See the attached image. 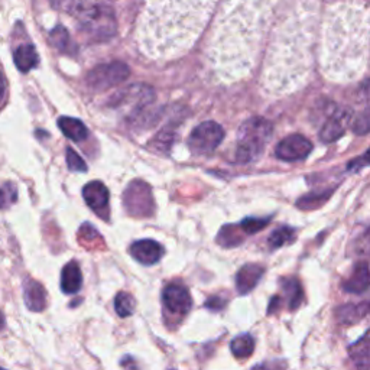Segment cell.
I'll use <instances>...</instances> for the list:
<instances>
[{"label":"cell","mask_w":370,"mask_h":370,"mask_svg":"<svg viewBox=\"0 0 370 370\" xmlns=\"http://www.w3.org/2000/svg\"><path fill=\"white\" fill-rule=\"evenodd\" d=\"M54 9L74 16L81 31L92 39L106 41L116 35L117 21L106 0H50Z\"/></svg>","instance_id":"cell-2"},{"label":"cell","mask_w":370,"mask_h":370,"mask_svg":"<svg viewBox=\"0 0 370 370\" xmlns=\"http://www.w3.org/2000/svg\"><path fill=\"white\" fill-rule=\"evenodd\" d=\"M230 349H231V353H233L235 357L248 359L249 356H252V353L255 350V340L249 334L239 336L233 342H231Z\"/></svg>","instance_id":"cell-20"},{"label":"cell","mask_w":370,"mask_h":370,"mask_svg":"<svg viewBox=\"0 0 370 370\" xmlns=\"http://www.w3.org/2000/svg\"><path fill=\"white\" fill-rule=\"evenodd\" d=\"M350 357L357 367H370V330L352 346Z\"/></svg>","instance_id":"cell-19"},{"label":"cell","mask_w":370,"mask_h":370,"mask_svg":"<svg viewBox=\"0 0 370 370\" xmlns=\"http://www.w3.org/2000/svg\"><path fill=\"white\" fill-rule=\"evenodd\" d=\"M58 127L68 139H71L74 142L84 141L88 134V130L81 120L68 116H63L58 119Z\"/></svg>","instance_id":"cell-18"},{"label":"cell","mask_w":370,"mask_h":370,"mask_svg":"<svg viewBox=\"0 0 370 370\" xmlns=\"http://www.w3.org/2000/svg\"><path fill=\"white\" fill-rule=\"evenodd\" d=\"M15 64L19 71L28 73L32 68H35L39 64V57L35 50V46L31 43H25L18 46V50L15 51Z\"/></svg>","instance_id":"cell-17"},{"label":"cell","mask_w":370,"mask_h":370,"mask_svg":"<svg viewBox=\"0 0 370 370\" xmlns=\"http://www.w3.org/2000/svg\"><path fill=\"white\" fill-rule=\"evenodd\" d=\"M115 308H116V312L119 314V317H122V318L130 317L134 311L133 297L127 292H119L115 300Z\"/></svg>","instance_id":"cell-23"},{"label":"cell","mask_w":370,"mask_h":370,"mask_svg":"<svg viewBox=\"0 0 370 370\" xmlns=\"http://www.w3.org/2000/svg\"><path fill=\"white\" fill-rule=\"evenodd\" d=\"M130 74L129 67L125 63L102 64L92 68L87 75V84L96 90H106L125 81Z\"/></svg>","instance_id":"cell-5"},{"label":"cell","mask_w":370,"mask_h":370,"mask_svg":"<svg viewBox=\"0 0 370 370\" xmlns=\"http://www.w3.org/2000/svg\"><path fill=\"white\" fill-rule=\"evenodd\" d=\"M353 132L359 136L370 133V107L364 109L353 123Z\"/></svg>","instance_id":"cell-26"},{"label":"cell","mask_w":370,"mask_h":370,"mask_svg":"<svg viewBox=\"0 0 370 370\" xmlns=\"http://www.w3.org/2000/svg\"><path fill=\"white\" fill-rule=\"evenodd\" d=\"M370 287V269L366 262H359L354 266L353 273L349 280L344 282V291L350 294H360L364 292Z\"/></svg>","instance_id":"cell-14"},{"label":"cell","mask_w":370,"mask_h":370,"mask_svg":"<svg viewBox=\"0 0 370 370\" xmlns=\"http://www.w3.org/2000/svg\"><path fill=\"white\" fill-rule=\"evenodd\" d=\"M352 115H353V112L349 107L337 109L321 127V130H319L321 141L326 144H332V142H336L337 139H340L344 134V132L352 120Z\"/></svg>","instance_id":"cell-8"},{"label":"cell","mask_w":370,"mask_h":370,"mask_svg":"<svg viewBox=\"0 0 370 370\" xmlns=\"http://www.w3.org/2000/svg\"><path fill=\"white\" fill-rule=\"evenodd\" d=\"M83 287V273L77 262H70L64 266L61 275V290L63 292L73 295L77 294Z\"/></svg>","instance_id":"cell-15"},{"label":"cell","mask_w":370,"mask_h":370,"mask_svg":"<svg viewBox=\"0 0 370 370\" xmlns=\"http://www.w3.org/2000/svg\"><path fill=\"white\" fill-rule=\"evenodd\" d=\"M83 197L88 207L100 214L102 217L107 218V208H109V190L106 185L100 181H91L83 189Z\"/></svg>","instance_id":"cell-10"},{"label":"cell","mask_w":370,"mask_h":370,"mask_svg":"<svg viewBox=\"0 0 370 370\" xmlns=\"http://www.w3.org/2000/svg\"><path fill=\"white\" fill-rule=\"evenodd\" d=\"M263 268L259 265H246L236 275V287L239 294H249L259 284L263 275Z\"/></svg>","instance_id":"cell-13"},{"label":"cell","mask_w":370,"mask_h":370,"mask_svg":"<svg viewBox=\"0 0 370 370\" xmlns=\"http://www.w3.org/2000/svg\"><path fill=\"white\" fill-rule=\"evenodd\" d=\"M130 253L139 263L151 266L161 260V258L165 253V249L161 243L147 239V240H139L133 243L130 248Z\"/></svg>","instance_id":"cell-11"},{"label":"cell","mask_w":370,"mask_h":370,"mask_svg":"<svg viewBox=\"0 0 370 370\" xmlns=\"http://www.w3.org/2000/svg\"><path fill=\"white\" fill-rule=\"evenodd\" d=\"M18 200V190L12 182L5 184L4 187H0V208H8L15 204Z\"/></svg>","instance_id":"cell-25"},{"label":"cell","mask_w":370,"mask_h":370,"mask_svg":"<svg viewBox=\"0 0 370 370\" xmlns=\"http://www.w3.org/2000/svg\"><path fill=\"white\" fill-rule=\"evenodd\" d=\"M312 151V144L302 134L294 133L276 145L275 155L278 159L285 161V162H295L305 159Z\"/></svg>","instance_id":"cell-7"},{"label":"cell","mask_w":370,"mask_h":370,"mask_svg":"<svg viewBox=\"0 0 370 370\" xmlns=\"http://www.w3.org/2000/svg\"><path fill=\"white\" fill-rule=\"evenodd\" d=\"M5 96H6V80L2 71H0V103L5 100Z\"/></svg>","instance_id":"cell-32"},{"label":"cell","mask_w":370,"mask_h":370,"mask_svg":"<svg viewBox=\"0 0 370 370\" xmlns=\"http://www.w3.org/2000/svg\"><path fill=\"white\" fill-rule=\"evenodd\" d=\"M165 308L172 314H187L193 307V300L189 290L181 284H169L162 292Z\"/></svg>","instance_id":"cell-9"},{"label":"cell","mask_w":370,"mask_h":370,"mask_svg":"<svg viewBox=\"0 0 370 370\" xmlns=\"http://www.w3.org/2000/svg\"><path fill=\"white\" fill-rule=\"evenodd\" d=\"M51 43L58 48L63 53H68L71 48V38L70 33L63 26H57L53 32H51Z\"/></svg>","instance_id":"cell-24"},{"label":"cell","mask_w":370,"mask_h":370,"mask_svg":"<svg viewBox=\"0 0 370 370\" xmlns=\"http://www.w3.org/2000/svg\"><path fill=\"white\" fill-rule=\"evenodd\" d=\"M285 291L290 295V307L292 310H295L300 305V302H301V288H300V284L297 281H294V280H290L287 282Z\"/></svg>","instance_id":"cell-29"},{"label":"cell","mask_w":370,"mask_h":370,"mask_svg":"<svg viewBox=\"0 0 370 370\" xmlns=\"http://www.w3.org/2000/svg\"><path fill=\"white\" fill-rule=\"evenodd\" d=\"M218 301H220V298H211V300L207 302V307H208V308H214V310L223 308L224 302H220V304H218Z\"/></svg>","instance_id":"cell-33"},{"label":"cell","mask_w":370,"mask_h":370,"mask_svg":"<svg viewBox=\"0 0 370 370\" xmlns=\"http://www.w3.org/2000/svg\"><path fill=\"white\" fill-rule=\"evenodd\" d=\"M23 298L26 307L33 312L43 311L46 307V292L32 278H26L23 282Z\"/></svg>","instance_id":"cell-12"},{"label":"cell","mask_w":370,"mask_h":370,"mask_svg":"<svg viewBox=\"0 0 370 370\" xmlns=\"http://www.w3.org/2000/svg\"><path fill=\"white\" fill-rule=\"evenodd\" d=\"M67 164H68V168L71 171H75V172H85L87 171L85 162L73 148H67Z\"/></svg>","instance_id":"cell-28"},{"label":"cell","mask_w":370,"mask_h":370,"mask_svg":"<svg viewBox=\"0 0 370 370\" xmlns=\"http://www.w3.org/2000/svg\"><path fill=\"white\" fill-rule=\"evenodd\" d=\"M367 165H370V148H369L361 157L353 159V161L349 164V169H350V171H357V169H361V168L367 166Z\"/></svg>","instance_id":"cell-30"},{"label":"cell","mask_w":370,"mask_h":370,"mask_svg":"<svg viewBox=\"0 0 370 370\" xmlns=\"http://www.w3.org/2000/svg\"><path fill=\"white\" fill-rule=\"evenodd\" d=\"M273 133V125L265 117H250L242 123L238 132L236 161L250 164L260 158Z\"/></svg>","instance_id":"cell-3"},{"label":"cell","mask_w":370,"mask_h":370,"mask_svg":"<svg viewBox=\"0 0 370 370\" xmlns=\"http://www.w3.org/2000/svg\"><path fill=\"white\" fill-rule=\"evenodd\" d=\"M224 139L223 127L216 122L199 125L189 137V148L194 155H208L216 151Z\"/></svg>","instance_id":"cell-4"},{"label":"cell","mask_w":370,"mask_h":370,"mask_svg":"<svg viewBox=\"0 0 370 370\" xmlns=\"http://www.w3.org/2000/svg\"><path fill=\"white\" fill-rule=\"evenodd\" d=\"M294 236H295V230L294 228L282 226V227L272 231L268 242H269L272 249H278V248H281V246L290 243L294 239Z\"/></svg>","instance_id":"cell-22"},{"label":"cell","mask_w":370,"mask_h":370,"mask_svg":"<svg viewBox=\"0 0 370 370\" xmlns=\"http://www.w3.org/2000/svg\"><path fill=\"white\" fill-rule=\"evenodd\" d=\"M359 99L364 100V102L370 100V81H367L361 85V88L359 91Z\"/></svg>","instance_id":"cell-31"},{"label":"cell","mask_w":370,"mask_h":370,"mask_svg":"<svg viewBox=\"0 0 370 370\" xmlns=\"http://www.w3.org/2000/svg\"><path fill=\"white\" fill-rule=\"evenodd\" d=\"M332 194H333V190L311 193V194H307L302 199H300L297 201V206L301 207L302 210H317L332 197Z\"/></svg>","instance_id":"cell-21"},{"label":"cell","mask_w":370,"mask_h":370,"mask_svg":"<svg viewBox=\"0 0 370 370\" xmlns=\"http://www.w3.org/2000/svg\"><path fill=\"white\" fill-rule=\"evenodd\" d=\"M361 242H363V245H367V249H370V228L366 231V235L361 239Z\"/></svg>","instance_id":"cell-34"},{"label":"cell","mask_w":370,"mask_h":370,"mask_svg":"<svg viewBox=\"0 0 370 370\" xmlns=\"http://www.w3.org/2000/svg\"><path fill=\"white\" fill-rule=\"evenodd\" d=\"M125 207L129 214L136 217L151 216L154 211V200L148 184L142 181L132 182L125 193Z\"/></svg>","instance_id":"cell-6"},{"label":"cell","mask_w":370,"mask_h":370,"mask_svg":"<svg viewBox=\"0 0 370 370\" xmlns=\"http://www.w3.org/2000/svg\"><path fill=\"white\" fill-rule=\"evenodd\" d=\"M370 314V301L361 304H347L336 311L340 324H354Z\"/></svg>","instance_id":"cell-16"},{"label":"cell","mask_w":370,"mask_h":370,"mask_svg":"<svg viewBox=\"0 0 370 370\" xmlns=\"http://www.w3.org/2000/svg\"><path fill=\"white\" fill-rule=\"evenodd\" d=\"M269 223V220L266 218H246L242 221L240 228L245 231L248 235H253L260 231L263 227H266Z\"/></svg>","instance_id":"cell-27"},{"label":"cell","mask_w":370,"mask_h":370,"mask_svg":"<svg viewBox=\"0 0 370 370\" xmlns=\"http://www.w3.org/2000/svg\"><path fill=\"white\" fill-rule=\"evenodd\" d=\"M199 5L200 0H149L137 33L142 54L172 60L187 51L206 21V12Z\"/></svg>","instance_id":"cell-1"}]
</instances>
